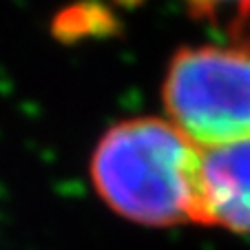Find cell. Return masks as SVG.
Segmentation results:
<instances>
[{
	"instance_id": "cell-3",
	"label": "cell",
	"mask_w": 250,
	"mask_h": 250,
	"mask_svg": "<svg viewBox=\"0 0 250 250\" xmlns=\"http://www.w3.org/2000/svg\"><path fill=\"white\" fill-rule=\"evenodd\" d=\"M195 224L250 235V137L202 148Z\"/></svg>"
},
{
	"instance_id": "cell-1",
	"label": "cell",
	"mask_w": 250,
	"mask_h": 250,
	"mask_svg": "<svg viewBox=\"0 0 250 250\" xmlns=\"http://www.w3.org/2000/svg\"><path fill=\"white\" fill-rule=\"evenodd\" d=\"M202 148L160 118L118 122L91 157V182L104 204L142 226L195 224Z\"/></svg>"
},
{
	"instance_id": "cell-2",
	"label": "cell",
	"mask_w": 250,
	"mask_h": 250,
	"mask_svg": "<svg viewBox=\"0 0 250 250\" xmlns=\"http://www.w3.org/2000/svg\"><path fill=\"white\" fill-rule=\"evenodd\" d=\"M164 109L195 146L215 148L250 137V49L184 47L168 62Z\"/></svg>"
},
{
	"instance_id": "cell-4",
	"label": "cell",
	"mask_w": 250,
	"mask_h": 250,
	"mask_svg": "<svg viewBox=\"0 0 250 250\" xmlns=\"http://www.w3.org/2000/svg\"><path fill=\"white\" fill-rule=\"evenodd\" d=\"M188 7L199 16H215L217 14H241L246 16L250 11V0H186Z\"/></svg>"
}]
</instances>
